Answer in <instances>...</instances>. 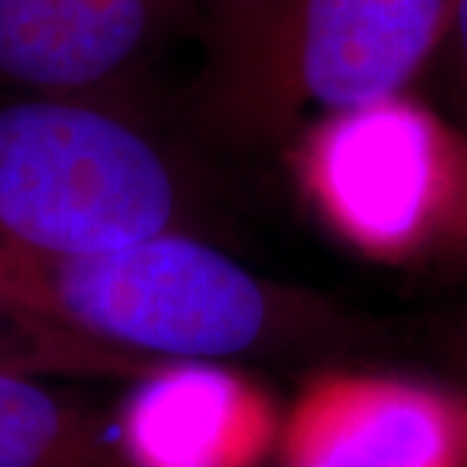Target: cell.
<instances>
[{"label":"cell","mask_w":467,"mask_h":467,"mask_svg":"<svg viewBox=\"0 0 467 467\" xmlns=\"http://www.w3.org/2000/svg\"><path fill=\"white\" fill-rule=\"evenodd\" d=\"M444 143L405 94L322 115L306 135L301 177L322 216L367 250L408 247L434 216Z\"/></svg>","instance_id":"obj_4"},{"label":"cell","mask_w":467,"mask_h":467,"mask_svg":"<svg viewBox=\"0 0 467 467\" xmlns=\"http://www.w3.org/2000/svg\"><path fill=\"white\" fill-rule=\"evenodd\" d=\"M0 306L94 350L226 361L304 330L299 299L184 232L122 250L66 254L0 236Z\"/></svg>","instance_id":"obj_1"},{"label":"cell","mask_w":467,"mask_h":467,"mask_svg":"<svg viewBox=\"0 0 467 467\" xmlns=\"http://www.w3.org/2000/svg\"><path fill=\"white\" fill-rule=\"evenodd\" d=\"M226 3H239V0H218V5H226Z\"/></svg>","instance_id":"obj_11"},{"label":"cell","mask_w":467,"mask_h":467,"mask_svg":"<svg viewBox=\"0 0 467 467\" xmlns=\"http://www.w3.org/2000/svg\"><path fill=\"white\" fill-rule=\"evenodd\" d=\"M0 467H125L112 423L0 368Z\"/></svg>","instance_id":"obj_8"},{"label":"cell","mask_w":467,"mask_h":467,"mask_svg":"<svg viewBox=\"0 0 467 467\" xmlns=\"http://www.w3.org/2000/svg\"><path fill=\"white\" fill-rule=\"evenodd\" d=\"M281 467H467V413L416 384L325 377L284 418Z\"/></svg>","instance_id":"obj_6"},{"label":"cell","mask_w":467,"mask_h":467,"mask_svg":"<svg viewBox=\"0 0 467 467\" xmlns=\"http://www.w3.org/2000/svg\"><path fill=\"white\" fill-rule=\"evenodd\" d=\"M284 418L265 392L218 361H161L119 405L125 467H263Z\"/></svg>","instance_id":"obj_5"},{"label":"cell","mask_w":467,"mask_h":467,"mask_svg":"<svg viewBox=\"0 0 467 467\" xmlns=\"http://www.w3.org/2000/svg\"><path fill=\"white\" fill-rule=\"evenodd\" d=\"M429 66H434L439 91L457 119L460 133L467 138V0H454L447 29Z\"/></svg>","instance_id":"obj_9"},{"label":"cell","mask_w":467,"mask_h":467,"mask_svg":"<svg viewBox=\"0 0 467 467\" xmlns=\"http://www.w3.org/2000/svg\"><path fill=\"white\" fill-rule=\"evenodd\" d=\"M187 0H0V86L109 97L159 47Z\"/></svg>","instance_id":"obj_7"},{"label":"cell","mask_w":467,"mask_h":467,"mask_svg":"<svg viewBox=\"0 0 467 467\" xmlns=\"http://www.w3.org/2000/svg\"><path fill=\"white\" fill-rule=\"evenodd\" d=\"M3 330H32V327H29L26 322H21L18 317H14L8 309L0 306V333H3Z\"/></svg>","instance_id":"obj_10"},{"label":"cell","mask_w":467,"mask_h":467,"mask_svg":"<svg viewBox=\"0 0 467 467\" xmlns=\"http://www.w3.org/2000/svg\"><path fill=\"white\" fill-rule=\"evenodd\" d=\"M454 0H239L216 5L205 97L221 119L284 128L389 99L426 70Z\"/></svg>","instance_id":"obj_2"},{"label":"cell","mask_w":467,"mask_h":467,"mask_svg":"<svg viewBox=\"0 0 467 467\" xmlns=\"http://www.w3.org/2000/svg\"><path fill=\"white\" fill-rule=\"evenodd\" d=\"M182 216L177 167L109 97L0 101V236L91 254L182 232Z\"/></svg>","instance_id":"obj_3"}]
</instances>
